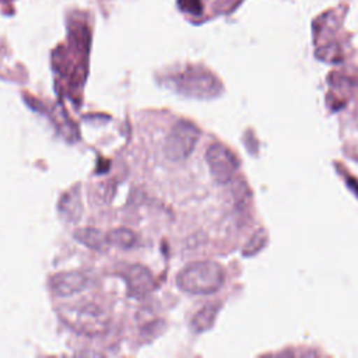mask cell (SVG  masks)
I'll return each instance as SVG.
<instances>
[{
	"mask_svg": "<svg viewBox=\"0 0 358 358\" xmlns=\"http://www.w3.org/2000/svg\"><path fill=\"white\" fill-rule=\"evenodd\" d=\"M60 214L67 217L69 220H76L80 217L81 211V203H80V194L77 190L66 193L59 203Z\"/></svg>",
	"mask_w": 358,
	"mask_h": 358,
	"instance_id": "10",
	"label": "cell"
},
{
	"mask_svg": "<svg viewBox=\"0 0 358 358\" xmlns=\"http://www.w3.org/2000/svg\"><path fill=\"white\" fill-rule=\"evenodd\" d=\"M200 138L199 127L189 120H179L166 136L164 152L172 162H182L189 158Z\"/></svg>",
	"mask_w": 358,
	"mask_h": 358,
	"instance_id": "4",
	"label": "cell"
},
{
	"mask_svg": "<svg viewBox=\"0 0 358 358\" xmlns=\"http://www.w3.org/2000/svg\"><path fill=\"white\" fill-rule=\"evenodd\" d=\"M172 81L175 91L189 98L208 99L217 96L221 91V84L217 77L200 67H190L175 76Z\"/></svg>",
	"mask_w": 358,
	"mask_h": 358,
	"instance_id": "3",
	"label": "cell"
},
{
	"mask_svg": "<svg viewBox=\"0 0 358 358\" xmlns=\"http://www.w3.org/2000/svg\"><path fill=\"white\" fill-rule=\"evenodd\" d=\"M109 245L119 246L122 249H129L137 242V235L127 228H115L106 234Z\"/></svg>",
	"mask_w": 358,
	"mask_h": 358,
	"instance_id": "11",
	"label": "cell"
},
{
	"mask_svg": "<svg viewBox=\"0 0 358 358\" xmlns=\"http://www.w3.org/2000/svg\"><path fill=\"white\" fill-rule=\"evenodd\" d=\"M225 280L224 268L211 260L193 262L183 267L178 277V287L193 295H207L217 292Z\"/></svg>",
	"mask_w": 358,
	"mask_h": 358,
	"instance_id": "1",
	"label": "cell"
},
{
	"mask_svg": "<svg viewBox=\"0 0 358 358\" xmlns=\"http://www.w3.org/2000/svg\"><path fill=\"white\" fill-rule=\"evenodd\" d=\"M126 284L129 295L133 298H144L154 288V278L148 268L140 264H131L126 268Z\"/></svg>",
	"mask_w": 358,
	"mask_h": 358,
	"instance_id": "7",
	"label": "cell"
},
{
	"mask_svg": "<svg viewBox=\"0 0 358 358\" xmlns=\"http://www.w3.org/2000/svg\"><path fill=\"white\" fill-rule=\"evenodd\" d=\"M179 8L192 15H200L203 13V1L201 0H178Z\"/></svg>",
	"mask_w": 358,
	"mask_h": 358,
	"instance_id": "12",
	"label": "cell"
},
{
	"mask_svg": "<svg viewBox=\"0 0 358 358\" xmlns=\"http://www.w3.org/2000/svg\"><path fill=\"white\" fill-rule=\"evenodd\" d=\"M74 238L77 242L92 250H105L109 245L106 234L95 228H80L74 232Z\"/></svg>",
	"mask_w": 358,
	"mask_h": 358,
	"instance_id": "8",
	"label": "cell"
},
{
	"mask_svg": "<svg viewBox=\"0 0 358 358\" xmlns=\"http://www.w3.org/2000/svg\"><path fill=\"white\" fill-rule=\"evenodd\" d=\"M266 242V235L263 231H260L259 234H255V236L250 239V242L246 245L243 255H255Z\"/></svg>",
	"mask_w": 358,
	"mask_h": 358,
	"instance_id": "13",
	"label": "cell"
},
{
	"mask_svg": "<svg viewBox=\"0 0 358 358\" xmlns=\"http://www.w3.org/2000/svg\"><path fill=\"white\" fill-rule=\"evenodd\" d=\"M60 317L74 331L88 337L105 334L109 327L106 312L95 303L64 306L60 309Z\"/></svg>",
	"mask_w": 358,
	"mask_h": 358,
	"instance_id": "2",
	"label": "cell"
},
{
	"mask_svg": "<svg viewBox=\"0 0 358 358\" xmlns=\"http://www.w3.org/2000/svg\"><path fill=\"white\" fill-rule=\"evenodd\" d=\"M217 313H218V305H206L192 319V323H190L192 330L194 333L207 331L213 326L217 317Z\"/></svg>",
	"mask_w": 358,
	"mask_h": 358,
	"instance_id": "9",
	"label": "cell"
},
{
	"mask_svg": "<svg viewBox=\"0 0 358 358\" xmlns=\"http://www.w3.org/2000/svg\"><path fill=\"white\" fill-rule=\"evenodd\" d=\"M206 162L213 178L218 183H228L239 168V161L235 154L225 145L215 143L206 151Z\"/></svg>",
	"mask_w": 358,
	"mask_h": 358,
	"instance_id": "5",
	"label": "cell"
},
{
	"mask_svg": "<svg viewBox=\"0 0 358 358\" xmlns=\"http://www.w3.org/2000/svg\"><path fill=\"white\" fill-rule=\"evenodd\" d=\"M239 0H215V7L218 11H229Z\"/></svg>",
	"mask_w": 358,
	"mask_h": 358,
	"instance_id": "14",
	"label": "cell"
},
{
	"mask_svg": "<svg viewBox=\"0 0 358 358\" xmlns=\"http://www.w3.org/2000/svg\"><path fill=\"white\" fill-rule=\"evenodd\" d=\"M88 277L83 271H62L50 278V288L57 296H71L88 285Z\"/></svg>",
	"mask_w": 358,
	"mask_h": 358,
	"instance_id": "6",
	"label": "cell"
}]
</instances>
